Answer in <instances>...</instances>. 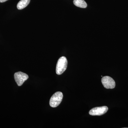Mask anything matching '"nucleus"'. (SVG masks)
<instances>
[{"instance_id": "8", "label": "nucleus", "mask_w": 128, "mask_h": 128, "mask_svg": "<svg viewBox=\"0 0 128 128\" xmlns=\"http://www.w3.org/2000/svg\"><path fill=\"white\" fill-rule=\"evenodd\" d=\"M7 0H0V2H4Z\"/></svg>"}, {"instance_id": "1", "label": "nucleus", "mask_w": 128, "mask_h": 128, "mask_svg": "<svg viewBox=\"0 0 128 128\" xmlns=\"http://www.w3.org/2000/svg\"><path fill=\"white\" fill-rule=\"evenodd\" d=\"M68 61L66 57H60L58 60L56 65V73L57 74L61 75L66 70Z\"/></svg>"}, {"instance_id": "5", "label": "nucleus", "mask_w": 128, "mask_h": 128, "mask_svg": "<svg viewBox=\"0 0 128 128\" xmlns=\"http://www.w3.org/2000/svg\"><path fill=\"white\" fill-rule=\"evenodd\" d=\"M102 82L104 86L106 89H114L115 86L114 80L110 76H106L102 79Z\"/></svg>"}, {"instance_id": "3", "label": "nucleus", "mask_w": 128, "mask_h": 128, "mask_svg": "<svg viewBox=\"0 0 128 128\" xmlns=\"http://www.w3.org/2000/svg\"><path fill=\"white\" fill-rule=\"evenodd\" d=\"M14 78L17 84L19 86L23 84L24 82L28 79V76L27 74L19 72L14 74Z\"/></svg>"}, {"instance_id": "4", "label": "nucleus", "mask_w": 128, "mask_h": 128, "mask_svg": "<svg viewBox=\"0 0 128 128\" xmlns=\"http://www.w3.org/2000/svg\"><path fill=\"white\" fill-rule=\"evenodd\" d=\"M108 110L106 106L93 108L89 112V114L92 116H101L105 114Z\"/></svg>"}, {"instance_id": "6", "label": "nucleus", "mask_w": 128, "mask_h": 128, "mask_svg": "<svg viewBox=\"0 0 128 128\" xmlns=\"http://www.w3.org/2000/svg\"><path fill=\"white\" fill-rule=\"evenodd\" d=\"M30 0H20L18 2L17 7L18 10L24 9L29 4Z\"/></svg>"}, {"instance_id": "7", "label": "nucleus", "mask_w": 128, "mask_h": 128, "mask_svg": "<svg viewBox=\"0 0 128 128\" xmlns=\"http://www.w3.org/2000/svg\"><path fill=\"white\" fill-rule=\"evenodd\" d=\"M73 3L77 7L85 8L87 6V4L84 0H74Z\"/></svg>"}, {"instance_id": "2", "label": "nucleus", "mask_w": 128, "mask_h": 128, "mask_svg": "<svg viewBox=\"0 0 128 128\" xmlns=\"http://www.w3.org/2000/svg\"><path fill=\"white\" fill-rule=\"evenodd\" d=\"M63 98V94L61 92H55L52 96L50 101V105L52 108L57 107L61 103Z\"/></svg>"}]
</instances>
